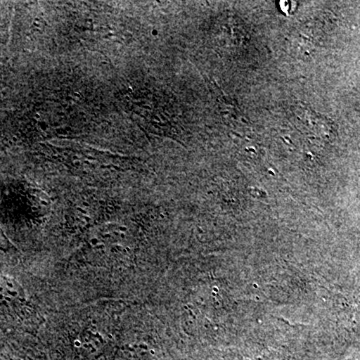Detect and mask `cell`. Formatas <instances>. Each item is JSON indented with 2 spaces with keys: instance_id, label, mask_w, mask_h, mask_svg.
Instances as JSON below:
<instances>
[{
  "instance_id": "cell-1",
  "label": "cell",
  "mask_w": 360,
  "mask_h": 360,
  "mask_svg": "<svg viewBox=\"0 0 360 360\" xmlns=\"http://www.w3.org/2000/svg\"><path fill=\"white\" fill-rule=\"evenodd\" d=\"M127 231V227L118 226L110 232L92 236L84 245L87 258L90 262L101 265H115L120 262H127L131 248L125 236Z\"/></svg>"
},
{
  "instance_id": "cell-2",
  "label": "cell",
  "mask_w": 360,
  "mask_h": 360,
  "mask_svg": "<svg viewBox=\"0 0 360 360\" xmlns=\"http://www.w3.org/2000/svg\"><path fill=\"white\" fill-rule=\"evenodd\" d=\"M0 307L14 311L27 307L25 290L13 277L0 274Z\"/></svg>"
},
{
  "instance_id": "cell-3",
  "label": "cell",
  "mask_w": 360,
  "mask_h": 360,
  "mask_svg": "<svg viewBox=\"0 0 360 360\" xmlns=\"http://www.w3.org/2000/svg\"><path fill=\"white\" fill-rule=\"evenodd\" d=\"M13 248V243L6 238V234L0 229V250L7 251Z\"/></svg>"
},
{
  "instance_id": "cell-4",
  "label": "cell",
  "mask_w": 360,
  "mask_h": 360,
  "mask_svg": "<svg viewBox=\"0 0 360 360\" xmlns=\"http://www.w3.org/2000/svg\"><path fill=\"white\" fill-rule=\"evenodd\" d=\"M0 360H16L13 357L8 356V355L0 354Z\"/></svg>"
},
{
  "instance_id": "cell-5",
  "label": "cell",
  "mask_w": 360,
  "mask_h": 360,
  "mask_svg": "<svg viewBox=\"0 0 360 360\" xmlns=\"http://www.w3.org/2000/svg\"><path fill=\"white\" fill-rule=\"evenodd\" d=\"M39 124H40V127H42V129H47V125H45V124H46V123H45V122H39Z\"/></svg>"
}]
</instances>
